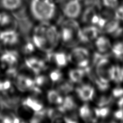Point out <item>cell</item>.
<instances>
[{
  "mask_svg": "<svg viewBox=\"0 0 123 123\" xmlns=\"http://www.w3.org/2000/svg\"><path fill=\"white\" fill-rule=\"evenodd\" d=\"M56 84V89L62 95H68L74 90V83L70 80H62Z\"/></svg>",
  "mask_w": 123,
  "mask_h": 123,
  "instance_id": "obj_23",
  "label": "cell"
},
{
  "mask_svg": "<svg viewBox=\"0 0 123 123\" xmlns=\"http://www.w3.org/2000/svg\"><path fill=\"white\" fill-rule=\"evenodd\" d=\"M118 108L123 110V96L118 98V102L117 103Z\"/></svg>",
  "mask_w": 123,
  "mask_h": 123,
  "instance_id": "obj_38",
  "label": "cell"
},
{
  "mask_svg": "<svg viewBox=\"0 0 123 123\" xmlns=\"http://www.w3.org/2000/svg\"><path fill=\"white\" fill-rule=\"evenodd\" d=\"M76 106L77 105L74 98L68 94L65 97H63L62 104L59 105L57 107L63 114H65L66 112H71L75 110Z\"/></svg>",
  "mask_w": 123,
  "mask_h": 123,
  "instance_id": "obj_19",
  "label": "cell"
},
{
  "mask_svg": "<svg viewBox=\"0 0 123 123\" xmlns=\"http://www.w3.org/2000/svg\"><path fill=\"white\" fill-rule=\"evenodd\" d=\"M76 93L81 100L88 102L93 100L95 95V89L91 85L84 84L75 89Z\"/></svg>",
  "mask_w": 123,
  "mask_h": 123,
  "instance_id": "obj_15",
  "label": "cell"
},
{
  "mask_svg": "<svg viewBox=\"0 0 123 123\" xmlns=\"http://www.w3.org/2000/svg\"><path fill=\"white\" fill-rule=\"evenodd\" d=\"M46 60L50 63H53L58 68H64L69 62L68 55L62 51H53L47 53Z\"/></svg>",
  "mask_w": 123,
  "mask_h": 123,
  "instance_id": "obj_13",
  "label": "cell"
},
{
  "mask_svg": "<svg viewBox=\"0 0 123 123\" xmlns=\"http://www.w3.org/2000/svg\"><path fill=\"white\" fill-rule=\"evenodd\" d=\"M115 17L120 21H123V6L117 8L115 12Z\"/></svg>",
  "mask_w": 123,
  "mask_h": 123,
  "instance_id": "obj_36",
  "label": "cell"
},
{
  "mask_svg": "<svg viewBox=\"0 0 123 123\" xmlns=\"http://www.w3.org/2000/svg\"><path fill=\"white\" fill-rule=\"evenodd\" d=\"M80 29L79 25L75 19L68 18L62 23L60 31V39L65 44H72L78 39Z\"/></svg>",
  "mask_w": 123,
  "mask_h": 123,
  "instance_id": "obj_3",
  "label": "cell"
},
{
  "mask_svg": "<svg viewBox=\"0 0 123 123\" xmlns=\"http://www.w3.org/2000/svg\"><path fill=\"white\" fill-rule=\"evenodd\" d=\"M48 77L50 82L53 83H58L63 80V74L60 70L55 69L49 72Z\"/></svg>",
  "mask_w": 123,
  "mask_h": 123,
  "instance_id": "obj_31",
  "label": "cell"
},
{
  "mask_svg": "<svg viewBox=\"0 0 123 123\" xmlns=\"http://www.w3.org/2000/svg\"><path fill=\"white\" fill-rule=\"evenodd\" d=\"M21 104L24 108L33 113L44 109V105L38 96L32 94L21 100Z\"/></svg>",
  "mask_w": 123,
  "mask_h": 123,
  "instance_id": "obj_10",
  "label": "cell"
},
{
  "mask_svg": "<svg viewBox=\"0 0 123 123\" xmlns=\"http://www.w3.org/2000/svg\"><path fill=\"white\" fill-rule=\"evenodd\" d=\"M1 11H0V18H1Z\"/></svg>",
  "mask_w": 123,
  "mask_h": 123,
  "instance_id": "obj_41",
  "label": "cell"
},
{
  "mask_svg": "<svg viewBox=\"0 0 123 123\" xmlns=\"http://www.w3.org/2000/svg\"><path fill=\"white\" fill-rule=\"evenodd\" d=\"M2 92V80H0V93Z\"/></svg>",
  "mask_w": 123,
  "mask_h": 123,
  "instance_id": "obj_40",
  "label": "cell"
},
{
  "mask_svg": "<svg viewBox=\"0 0 123 123\" xmlns=\"http://www.w3.org/2000/svg\"><path fill=\"white\" fill-rule=\"evenodd\" d=\"M27 9L30 18L38 23L49 22L56 12L54 0H29Z\"/></svg>",
  "mask_w": 123,
  "mask_h": 123,
  "instance_id": "obj_1",
  "label": "cell"
},
{
  "mask_svg": "<svg viewBox=\"0 0 123 123\" xmlns=\"http://www.w3.org/2000/svg\"><path fill=\"white\" fill-rule=\"evenodd\" d=\"M63 120L67 123H78V118L74 115H69L68 116H65L63 117Z\"/></svg>",
  "mask_w": 123,
  "mask_h": 123,
  "instance_id": "obj_37",
  "label": "cell"
},
{
  "mask_svg": "<svg viewBox=\"0 0 123 123\" xmlns=\"http://www.w3.org/2000/svg\"><path fill=\"white\" fill-rule=\"evenodd\" d=\"M113 119L116 122H123V110L118 109L113 114Z\"/></svg>",
  "mask_w": 123,
  "mask_h": 123,
  "instance_id": "obj_35",
  "label": "cell"
},
{
  "mask_svg": "<svg viewBox=\"0 0 123 123\" xmlns=\"http://www.w3.org/2000/svg\"><path fill=\"white\" fill-rule=\"evenodd\" d=\"M115 65L108 58L100 57L96 62L95 72L96 79L102 82L109 83L112 81Z\"/></svg>",
  "mask_w": 123,
  "mask_h": 123,
  "instance_id": "obj_4",
  "label": "cell"
},
{
  "mask_svg": "<svg viewBox=\"0 0 123 123\" xmlns=\"http://www.w3.org/2000/svg\"><path fill=\"white\" fill-rule=\"evenodd\" d=\"M14 85L20 92H30L35 86L34 78L25 74L18 73L15 78Z\"/></svg>",
  "mask_w": 123,
  "mask_h": 123,
  "instance_id": "obj_7",
  "label": "cell"
},
{
  "mask_svg": "<svg viewBox=\"0 0 123 123\" xmlns=\"http://www.w3.org/2000/svg\"><path fill=\"white\" fill-rule=\"evenodd\" d=\"M23 5L24 0H0V8L11 13L18 12Z\"/></svg>",
  "mask_w": 123,
  "mask_h": 123,
  "instance_id": "obj_16",
  "label": "cell"
},
{
  "mask_svg": "<svg viewBox=\"0 0 123 123\" xmlns=\"http://www.w3.org/2000/svg\"><path fill=\"white\" fill-rule=\"evenodd\" d=\"M95 83L98 89L101 91H106L109 87V83L102 82L96 78L95 80Z\"/></svg>",
  "mask_w": 123,
  "mask_h": 123,
  "instance_id": "obj_32",
  "label": "cell"
},
{
  "mask_svg": "<svg viewBox=\"0 0 123 123\" xmlns=\"http://www.w3.org/2000/svg\"><path fill=\"white\" fill-rule=\"evenodd\" d=\"M99 28L96 26L89 25L80 28L78 32V40L86 43L95 41L99 36Z\"/></svg>",
  "mask_w": 123,
  "mask_h": 123,
  "instance_id": "obj_9",
  "label": "cell"
},
{
  "mask_svg": "<svg viewBox=\"0 0 123 123\" xmlns=\"http://www.w3.org/2000/svg\"><path fill=\"white\" fill-rule=\"evenodd\" d=\"M36 50L33 43L30 38L28 40L25 41L21 45V52L22 55L27 56H31Z\"/></svg>",
  "mask_w": 123,
  "mask_h": 123,
  "instance_id": "obj_25",
  "label": "cell"
},
{
  "mask_svg": "<svg viewBox=\"0 0 123 123\" xmlns=\"http://www.w3.org/2000/svg\"><path fill=\"white\" fill-rule=\"evenodd\" d=\"M112 81L118 84H120L123 82V67L118 65H115Z\"/></svg>",
  "mask_w": 123,
  "mask_h": 123,
  "instance_id": "obj_28",
  "label": "cell"
},
{
  "mask_svg": "<svg viewBox=\"0 0 123 123\" xmlns=\"http://www.w3.org/2000/svg\"><path fill=\"white\" fill-rule=\"evenodd\" d=\"M4 105L3 104V103L2 102V101L0 99V115H1V113L2 112V111H3V106Z\"/></svg>",
  "mask_w": 123,
  "mask_h": 123,
  "instance_id": "obj_39",
  "label": "cell"
},
{
  "mask_svg": "<svg viewBox=\"0 0 123 123\" xmlns=\"http://www.w3.org/2000/svg\"><path fill=\"white\" fill-rule=\"evenodd\" d=\"M94 45L99 54H105L111 50L112 44L109 39L105 36H99L96 39Z\"/></svg>",
  "mask_w": 123,
  "mask_h": 123,
  "instance_id": "obj_18",
  "label": "cell"
},
{
  "mask_svg": "<svg viewBox=\"0 0 123 123\" xmlns=\"http://www.w3.org/2000/svg\"><path fill=\"white\" fill-rule=\"evenodd\" d=\"M96 120L105 119L109 117L111 113V109L109 106L97 107L93 110Z\"/></svg>",
  "mask_w": 123,
  "mask_h": 123,
  "instance_id": "obj_26",
  "label": "cell"
},
{
  "mask_svg": "<svg viewBox=\"0 0 123 123\" xmlns=\"http://www.w3.org/2000/svg\"><path fill=\"white\" fill-rule=\"evenodd\" d=\"M111 50L116 58L119 60H123V43H116L113 45H112Z\"/></svg>",
  "mask_w": 123,
  "mask_h": 123,
  "instance_id": "obj_29",
  "label": "cell"
},
{
  "mask_svg": "<svg viewBox=\"0 0 123 123\" xmlns=\"http://www.w3.org/2000/svg\"><path fill=\"white\" fill-rule=\"evenodd\" d=\"M35 84L37 86L40 88L46 87L49 85V83L50 82L49 77L41 74H36L34 77Z\"/></svg>",
  "mask_w": 123,
  "mask_h": 123,
  "instance_id": "obj_27",
  "label": "cell"
},
{
  "mask_svg": "<svg viewBox=\"0 0 123 123\" xmlns=\"http://www.w3.org/2000/svg\"><path fill=\"white\" fill-rule=\"evenodd\" d=\"M20 41V34L17 30H2L1 44L6 47H12L18 44Z\"/></svg>",
  "mask_w": 123,
  "mask_h": 123,
  "instance_id": "obj_11",
  "label": "cell"
},
{
  "mask_svg": "<svg viewBox=\"0 0 123 123\" xmlns=\"http://www.w3.org/2000/svg\"><path fill=\"white\" fill-rule=\"evenodd\" d=\"M26 67L35 75L41 74L47 68L45 60L36 56H27L25 60Z\"/></svg>",
  "mask_w": 123,
  "mask_h": 123,
  "instance_id": "obj_8",
  "label": "cell"
},
{
  "mask_svg": "<svg viewBox=\"0 0 123 123\" xmlns=\"http://www.w3.org/2000/svg\"><path fill=\"white\" fill-rule=\"evenodd\" d=\"M112 96L114 98L118 99L123 96V87L117 86L112 91Z\"/></svg>",
  "mask_w": 123,
  "mask_h": 123,
  "instance_id": "obj_34",
  "label": "cell"
},
{
  "mask_svg": "<svg viewBox=\"0 0 123 123\" xmlns=\"http://www.w3.org/2000/svg\"><path fill=\"white\" fill-rule=\"evenodd\" d=\"M86 72V70L80 68L71 69L68 72L69 80L73 83H81L84 78Z\"/></svg>",
  "mask_w": 123,
  "mask_h": 123,
  "instance_id": "obj_22",
  "label": "cell"
},
{
  "mask_svg": "<svg viewBox=\"0 0 123 123\" xmlns=\"http://www.w3.org/2000/svg\"><path fill=\"white\" fill-rule=\"evenodd\" d=\"M63 114L56 108H50L47 110V117L52 122H61L63 120Z\"/></svg>",
  "mask_w": 123,
  "mask_h": 123,
  "instance_id": "obj_24",
  "label": "cell"
},
{
  "mask_svg": "<svg viewBox=\"0 0 123 123\" xmlns=\"http://www.w3.org/2000/svg\"><path fill=\"white\" fill-rule=\"evenodd\" d=\"M119 0H102V3L104 6L107 8L113 9L116 7L118 4Z\"/></svg>",
  "mask_w": 123,
  "mask_h": 123,
  "instance_id": "obj_33",
  "label": "cell"
},
{
  "mask_svg": "<svg viewBox=\"0 0 123 123\" xmlns=\"http://www.w3.org/2000/svg\"><path fill=\"white\" fill-rule=\"evenodd\" d=\"M69 62L78 68L87 69L90 63V54L86 48L78 47L72 50L68 55Z\"/></svg>",
  "mask_w": 123,
  "mask_h": 123,
  "instance_id": "obj_5",
  "label": "cell"
},
{
  "mask_svg": "<svg viewBox=\"0 0 123 123\" xmlns=\"http://www.w3.org/2000/svg\"><path fill=\"white\" fill-rule=\"evenodd\" d=\"M19 61V54L15 50H7L0 55V64L5 70L17 68Z\"/></svg>",
  "mask_w": 123,
  "mask_h": 123,
  "instance_id": "obj_6",
  "label": "cell"
},
{
  "mask_svg": "<svg viewBox=\"0 0 123 123\" xmlns=\"http://www.w3.org/2000/svg\"><path fill=\"white\" fill-rule=\"evenodd\" d=\"M47 99L50 104L56 106L62 104L63 97L56 89H51L48 90L47 93Z\"/></svg>",
  "mask_w": 123,
  "mask_h": 123,
  "instance_id": "obj_21",
  "label": "cell"
},
{
  "mask_svg": "<svg viewBox=\"0 0 123 123\" xmlns=\"http://www.w3.org/2000/svg\"><path fill=\"white\" fill-rule=\"evenodd\" d=\"M82 12V4L79 0H70L63 9V13L68 18L75 19Z\"/></svg>",
  "mask_w": 123,
  "mask_h": 123,
  "instance_id": "obj_14",
  "label": "cell"
},
{
  "mask_svg": "<svg viewBox=\"0 0 123 123\" xmlns=\"http://www.w3.org/2000/svg\"><path fill=\"white\" fill-rule=\"evenodd\" d=\"M79 115L80 118L85 122L94 123L97 122L94 113V111L89 105L83 104L79 110Z\"/></svg>",
  "mask_w": 123,
  "mask_h": 123,
  "instance_id": "obj_20",
  "label": "cell"
},
{
  "mask_svg": "<svg viewBox=\"0 0 123 123\" xmlns=\"http://www.w3.org/2000/svg\"><path fill=\"white\" fill-rule=\"evenodd\" d=\"M120 22V21L116 18L114 19H108L105 24L104 27L102 28V29L106 34L115 36L119 35L122 32Z\"/></svg>",
  "mask_w": 123,
  "mask_h": 123,
  "instance_id": "obj_17",
  "label": "cell"
},
{
  "mask_svg": "<svg viewBox=\"0 0 123 123\" xmlns=\"http://www.w3.org/2000/svg\"><path fill=\"white\" fill-rule=\"evenodd\" d=\"M12 13L2 10L0 18V28L2 30H17L19 24L17 19L13 15Z\"/></svg>",
  "mask_w": 123,
  "mask_h": 123,
  "instance_id": "obj_12",
  "label": "cell"
},
{
  "mask_svg": "<svg viewBox=\"0 0 123 123\" xmlns=\"http://www.w3.org/2000/svg\"><path fill=\"white\" fill-rule=\"evenodd\" d=\"M32 30L38 33L43 38L50 52L58 47L60 41V34L55 25L49 22L39 23L33 28Z\"/></svg>",
  "mask_w": 123,
  "mask_h": 123,
  "instance_id": "obj_2",
  "label": "cell"
},
{
  "mask_svg": "<svg viewBox=\"0 0 123 123\" xmlns=\"http://www.w3.org/2000/svg\"><path fill=\"white\" fill-rule=\"evenodd\" d=\"M112 96L102 95L97 98L96 100V104L97 107L109 106L111 103L113 102Z\"/></svg>",
  "mask_w": 123,
  "mask_h": 123,
  "instance_id": "obj_30",
  "label": "cell"
}]
</instances>
